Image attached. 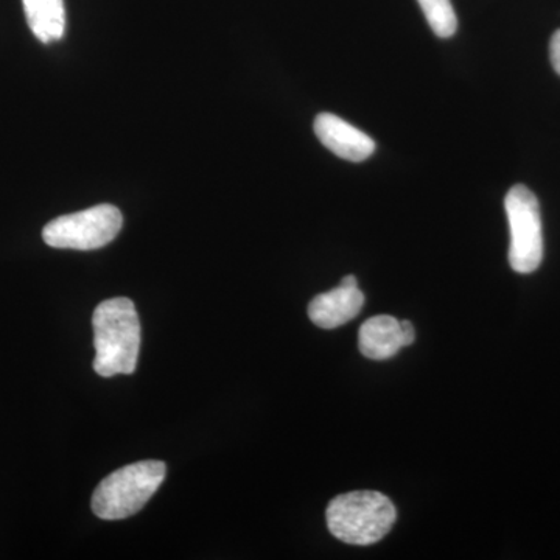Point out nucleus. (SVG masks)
Here are the masks:
<instances>
[{"label":"nucleus","instance_id":"nucleus-5","mask_svg":"<svg viewBox=\"0 0 560 560\" xmlns=\"http://www.w3.org/2000/svg\"><path fill=\"white\" fill-rule=\"evenodd\" d=\"M504 208L511 230L512 270L529 275L540 267L544 259L539 201L528 187L518 184L508 191Z\"/></svg>","mask_w":560,"mask_h":560},{"label":"nucleus","instance_id":"nucleus-3","mask_svg":"<svg viewBox=\"0 0 560 560\" xmlns=\"http://www.w3.org/2000/svg\"><path fill=\"white\" fill-rule=\"evenodd\" d=\"M167 467L162 460H140L120 467L97 486L91 506L102 521H121L138 514L164 482Z\"/></svg>","mask_w":560,"mask_h":560},{"label":"nucleus","instance_id":"nucleus-6","mask_svg":"<svg viewBox=\"0 0 560 560\" xmlns=\"http://www.w3.org/2000/svg\"><path fill=\"white\" fill-rule=\"evenodd\" d=\"M415 327L410 320H397L394 316L378 315L360 327L359 348L366 359L388 360L415 342Z\"/></svg>","mask_w":560,"mask_h":560},{"label":"nucleus","instance_id":"nucleus-1","mask_svg":"<svg viewBox=\"0 0 560 560\" xmlns=\"http://www.w3.org/2000/svg\"><path fill=\"white\" fill-rule=\"evenodd\" d=\"M92 327L94 371L105 378L132 374L140 349V323L135 302L128 298L103 301L94 311Z\"/></svg>","mask_w":560,"mask_h":560},{"label":"nucleus","instance_id":"nucleus-11","mask_svg":"<svg viewBox=\"0 0 560 560\" xmlns=\"http://www.w3.org/2000/svg\"><path fill=\"white\" fill-rule=\"evenodd\" d=\"M550 58L552 68H555L556 72H558L560 75V31L552 35L550 44Z\"/></svg>","mask_w":560,"mask_h":560},{"label":"nucleus","instance_id":"nucleus-10","mask_svg":"<svg viewBox=\"0 0 560 560\" xmlns=\"http://www.w3.org/2000/svg\"><path fill=\"white\" fill-rule=\"evenodd\" d=\"M431 31L440 38H452L458 28V18L451 0H418Z\"/></svg>","mask_w":560,"mask_h":560},{"label":"nucleus","instance_id":"nucleus-8","mask_svg":"<svg viewBox=\"0 0 560 560\" xmlns=\"http://www.w3.org/2000/svg\"><path fill=\"white\" fill-rule=\"evenodd\" d=\"M364 294L359 287L340 285L320 293L308 305L312 323L320 329H337L360 315Z\"/></svg>","mask_w":560,"mask_h":560},{"label":"nucleus","instance_id":"nucleus-7","mask_svg":"<svg viewBox=\"0 0 560 560\" xmlns=\"http://www.w3.org/2000/svg\"><path fill=\"white\" fill-rule=\"evenodd\" d=\"M315 135L326 149L341 160L366 161L375 151L374 139L335 114L323 113L316 116Z\"/></svg>","mask_w":560,"mask_h":560},{"label":"nucleus","instance_id":"nucleus-4","mask_svg":"<svg viewBox=\"0 0 560 560\" xmlns=\"http://www.w3.org/2000/svg\"><path fill=\"white\" fill-rule=\"evenodd\" d=\"M121 224L124 217L116 206L98 205L51 220L43 230V241L58 249H98L119 235Z\"/></svg>","mask_w":560,"mask_h":560},{"label":"nucleus","instance_id":"nucleus-2","mask_svg":"<svg viewBox=\"0 0 560 560\" xmlns=\"http://www.w3.org/2000/svg\"><path fill=\"white\" fill-rule=\"evenodd\" d=\"M326 521L338 540L366 547L388 536L397 511L393 501L377 490H353L330 501Z\"/></svg>","mask_w":560,"mask_h":560},{"label":"nucleus","instance_id":"nucleus-9","mask_svg":"<svg viewBox=\"0 0 560 560\" xmlns=\"http://www.w3.org/2000/svg\"><path fill=\"white\" fill-rule=\"evenodd\" d=\"M22 2H24L28 27L40 43H54L65 36V0H22Z\"/></svg>","mask_w":560,"mask_h":560},{"label":"nucleus","instance_id":"nucleus-12","mask_svg":"<svg viewBox=\"0 0 560 560\" xmlns=\"http://www.w3.org/2000/svg\"><path fill=\"white\" fill-rule=\"evenodd\" d=\"M341 285L359 287V282H357L355 276H346V278L341 280Z\"/></svg>","mask_w":560,"mask_h":560}]
</instances>
